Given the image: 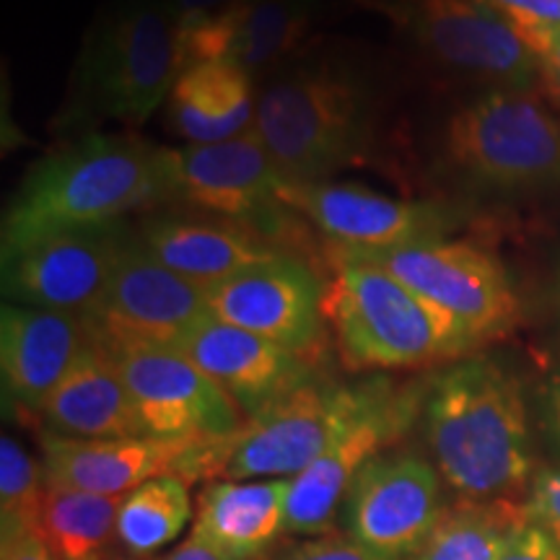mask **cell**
Wrapping results in <instances>:
<instances>
[{
	"label": "cell",
	"instance_id": "obj_3",
	"mask_svg": "<svg viewBox=\"0 0 560 560\" xmlns=\"http://www.w3.org/2000/svg\"><path fill=\"white\" fill-rule=\"evenodd\" d=\"M255 132L285 185L330 182L369 161L376 100L348 62L301 55L257 83Z\"/></svg>",
	"mask_w": 560,
	"mask_h": 560
},
{
	"label": "cell",
	"instance_id": "obj_1",
	"mask_svg": "<svg viewBox=\"0 0 560 560\" xmlns=\"http://www.w3.org/2000/svg\"><path fill=\"white\" fill-rule=\"evenodd\" d=\"M170 202L164 149L130 136L83 132L26 172L3 213L0 255L68 231L122 223Z\"/></svg>",
	"mask_w": 560,
	"mask_h": 560
},
{
	"label": "cell",
	"instance_id": "obj_39",
	"mask_svg": "<svg viewBox=\"0 0 560 560\" xmlns=\"http://www.w3.org/2000/svg\"><path fill=\"white\" fill-rule=\"evenodd\" d=\"M109 560H164V558H145V556H115Z\"/></svg>",
	"mask_w": 560,
	"mask_h": 560
},
{
	"label": "cell",
	"instance_id": "obj_2",
	"mask_svg": "<svg viewBox=\"0 0 560 560\" xmlns=\"http://www.w3.org/2000/svg\"><path fill=\"white\" fill-rule=\"evenodd\" d=\"M423 431L441 480L465 501H511L535 480L522 384L486 355L459 359L433 376Z\"/></svg>",
	"mask_w": 560,
	"mask_h": 560
},
{
	"label": "cell",
	"instance_id": "obj_6",
	"mask_svg": "<svg viewBox=\"0 0 560 560\" xmlns=\"http://www.w3.org/2000/svg\"><path fill=\"white\" fill-rule=\"evenodd\" d=\"M441 159L465 185L486 192L558 190L560 117L537 91H486L450 117Z\"/></svg>",
	"mask_w": 560,
	"mask_h": 560
},
{
	"label": "cell",
	"instance_id": "obj_18",
	"mask_svg": "<svg viewBox=\"0 0 560 560\" xmlns=\"http://www.w3.org/2000/svg\"><path fill=\"white\" fill-rule=\"evenodd\" d=\"M285 206L325 236L327 247L380 252L444 240L450 215L431 202L395 198L353 182L285 185Z\"/></svg>",
	"mask_w": 560,
	"mask_h": 560
},
{
	"label": "cell",
	"instance_id": "obj_10",
	"mask_svg": "<svg viewBox=\"0 0 560 560\" xmlns=\"http://www.w3.org/2000/svg\"><path fill=\"white\" fill-rule=\"evenodd\" d=\"M346 252L380 265L436 310L450 314L478 346L506 335L522 319V301L503 265L475 244L433 240L397 249Z\"/></svg>",
	"mask_w": 560,
	"mask_h": 560
},
{
	"label": "cell",
	"instance_id": "obj_34",
	"mask_svg": "<svg viewBox=\"0 0 560 560\" xmlns=\"http://www.w3.org/2000/svg\"><path fill=\"white\" fill-rule=\"evenodd\" d=\"M501 560H560V545L527 520L514 529Z\"/></svg>",
	"mask_w": 560,
	"mask_h": 560
},
{
	"label": "cell",
	"instance_id": "obj_27",
	"mask_svg": "<svg viewBox=\"0 0 560 560\" xmlns=\"http://www.w3.org/2000/svg\"><path fill=\"white\" fill-rule=\"evenodd\" d=\"M524 522L527 511L514 501H462L444 511L410 560H501Z\"/></svg>",
	"mask_w": 560,
	"mask_h": 560
},
{
	"label": "cell",
	"instance_id": "obj_12",
	"mask_svg": "<svg viewBox=\"0 0 560 560\" xmlns=\"http://www.w3.org/2000/svg\"><path fill=\"white\" fill-rule=\"evenodd\" d=\"M425 389L395 387L380 376L366 408L330 441L325 452L291 478L285 503V532L293 535H325L338 520L353 480L380 457L382 450L400 441L418 412H423Z\"/></svg>",
	"mask_w": 560,
	"mask_h": 560
},
{
	"label": "cell",
	"instance_id": "obj_38",
	"mask_svg": "<svg viewBox=\"0 0 560 560\" xmlns=\"http://www.w3.org/2000/svg\"><path fill=\"white\" fill-rule=\"evenodd\" d=\"M164 560H242V558H236L234 552L223 550L221 545H215L213 540H208L206 535H200V532L192 529L190 537H187L185 542H179L177 550H172Z\"/></svg>",
	"mask_w": 560,
	"mask_h": 560
},
{
	"label": "cell",
	"instance_id": "obj_7",
	"mask_svg": "<svg viewBox=\"0 0 560 560\" xmlns=\"http://www.w3.org/2000/svg\"><path fill=\"white\" fill-rule=\"evenodd\" d=\"M382 11L439 73L480 86L537 91L540 62L522 32L480 0H359Z\"/></svg>",
	"mask_w": 560,
	"mask_h": 560
},
{
	"label": "cell",
	"instance_id": "obj_29",
	"mask_svg": "<svg viewBox=\"0 0 560 560\" xmlns=\"http://www.w3.org/2000/svg\"><path fill=\"white\" fill-rule=\"evenodd\" d=\"M45 472L16 439H0V516L5 532H37Z\"/></svg>",
	"mask_w": 560,
	"mask_h": 560
},
{
	"label": "cell",
	"instance_id": "obj_24",
	"mask_svg": "<svg viewBox=\"0 0 560 560\" xmlns=\"http://www.w3.org/2000/svg\"><path fill=\"white\" fill-rule=\"evenodd\" d=\"M164 112L187 145L221 143L255 128L257 81L231 60L198 62L174 81Z\"/></svg>",
	"mask_w": 560,
	"mask_h": 560
},
{
	"label": "cell",
	"instance_id": "obj_33",
	"mask_svg": "<svg viewBox=\"0 0 560 560\" xmlns=\"http://www.w3.org/2000/svg\"><path fill=\"white\" fill-rule=\"evenodd\" d=\"M522 37L527 39L540 62V89L552 102V107L560 112V32L537 30L522 32Z\"/></svg>",
	"mask_w": 560,
	"mask_h": 560
},
{
	"label": "cell",
	"instance_id": "obj_17",
	"mask_svg": "<svg viewBox=\"0 0 560 560\" xmlns=\"http://www.w3.org/2000/svg\"><path fill=\"white\" fill-rule=\"evenodd\" d=\"M348 535L392 558H410L444 516L441 475L408 452L380 454L359 472L342 503Z\"/></svg>",
	"mask_w": 560,
	"mask_h": 560
},
{
	"label": "cell",
	"instance_id": "obj_36",
	"mask_svg": "<svg viewBox=\"0 0 560 560\" xmlns=\"http://www.w3.org/2000/svg\"><path fill=\"white\" fill-rule=\"evenodd\" d=\"M540 429L560 459V366L550 371L540 389Z\"/></svg>",
	"mask_w": 560,
	"mask_h": 560
},
{
	"label": "cell",
	"instance_id": "obj_4",
	"mask_svg": "<svg viewBox=\"0 0 560 560\" xmlns=\"http://www.w3.org/2000/svg\"><path fill=\"white\" fill-rule=\"evenodd\" d=\"M325 319L350 369H410L454 361L478 348L459 322L380 265L327 247Z\"/></svg>",
	"mask_w": 560,
	"mask_h": 560
},
{
	"label": "cell",
	"instance_id": "obj_37",
	"mask_svg": "<svg viewBox=\"0 0 560 560\" xmlns=\"http://www.w3.org/2000/svg\"><path fill=\"white\" fill-rule=\"evenodd\" d=\"M0 558L3 560H58L37 532H30V529L5 532L3 552H0Z\"/></svg>",
	"mask_w": 560,
	"mask_h": 560
},
{
	"label": "cell",
	"instance_id": "obj_19",
	"mask_svg": "<svg viewBox=\"0 0 560 560\" xmlns=\"http://www.w3.org/2000/svg\"><path fill=\"white\" fill-rule=\"evenodd\" d=\"M317 9L319 0H249L226 16L177 30L179 66L231 60L260 83L301 58Z\"/></svg>",
	"mask_w": 560,
	"mask_h": 560
},
{
	"label": "cell",
	"instance_id": "obj_15",
	"mask_svg": "<svg viewBox=\"0 0 560 560\" xmlns=\"http://www.w3.org/2000/svg\"><path fill=\"white\" fill-rule=\"evenodd\" d=\"M208 306L226 325L319 361L327 325L325 283L293 252H276L208 289Z\"/></svg>",
	"mask_w": 560,
	"mask_h": 560
},
{
	"label": "cell",
	"instance_id": "obj_22",
	"mask_svg": "<svg viewBox=\"0 0 560 560\" xmlns=\"http://www.w3.org/2000/svg\"><path fill=\"white\" fill-rule=\"evenodd\" d=\"M136 234L159 262L200 289H213L276 252H285L247 223L219 215H149Z\"/></svg>",
	"mask_w": 560,
	"mask_h": 560
},
{
	"label": "cell",
	"instance_id": "obj_35",
	"mask_svg": "<svg viewBox=\"0 0 560 560\" xmlns=\"http://www.w3.org/2000/svg\"><path fill=\"white\" fill-rule=\"evenodd\" d=\"M177 30H187V26L206 24V21L221 19L226 13L242 9L249 0H166Z\"/></svg>",
	"mask_w": 560,
	"mask_h": 560
},
{
	"label": "cell",
	"instance_id": "obj_13",
	"mask_svg": "<svg viewBox=\"0 0 560 560\" xmlns=\"http://www.w3.org/2000/svg\"><path fill=\"white\" fill-rule=\"evenodd\" d=\"M104 348L149 436H229L242 429L236 402L185 350L149 342H104Z\"/></svg>",
	"mask_w": 560,
	"mask_h": 560
},
{
	"label": "cell",
	"instance_id": "obj_11",
	"mask_svg": "<svg viewBox=\"0 0 560 560\" xmlns=\"http://www.w3.org/2000/svg\"><path fill=\"white\" fill-rule=\"evenodd\" d=\"M223 436L68 439L42 433V472L47 486L128 495L156 478L190 482L221 475Z\"/></svg>",
	"mask_w": 560,
	"mask_h": 560
},
{
	"label": "cell",
	"instance_id": "obj_30",
	"mask_svg": "<svg viewBox=\"0 0 560 560\" xmlns=\"http://www.w3.org/2000/svg\"><path fill=\"white\" fill-rule=\"evenodd\" d=\"M524 511L529 522H535L560 545V465L537 470Z\"/></svg>",
	"mask_w": 560,
	"mask_h": 560
},
{
	"label": "cell",
	"instance_id": "obj_16",
	"mask_svg": "<svg viewBox=\"0 0 560 560\" xmlns=\"http://www.w3.org/2000/svg\"><path fill=\"white\" fill-rule=\"evenodd\" d=\"M130 229L125 223L68 231L3 257L9 304L89 314L107 291Z\"/></svg>",
	"mask_w": 560,
	"mask_h": 560
},
{
	"label": "cell",
	"instance_id": "obj_32",
	"mask_svg": "<svg viewBox=\"0 0 560 560\" xmlns=\"http://www.w3.org/2000/svg\"><path fill=\"white\" fill-rule=\"evenodd\" d=\"M506 16L520 32H560V0H480Z\"/></svg>",
	"mask_w": 560,
	"mask_h": 560
},
{
	"label": "cell",
	"instance_id": "obj_28",
	"mask_svg": "<svg viewBox=\"0 0 560 560\" xmlns=\"http://www.w3.org/2000/svg\"><path fill=\"white\" fill-rule=\"evenodd\" d=\"M192 516L190 486L179 478H156L125 495L117 540L132 556H151L182 535Z\"/></svg>",
	"mask_w": 560,
	"mask_h": 560
},
{
	"label": "cell",
	"instance_id": "obj_9",
	"mask_svg": "<svg viewBox=\"0 0 560 560\" xmlns=\"http://www.w3.org/2000/svg\"><path fill=\"white\" fill-rule=\"evenodd\" d=\"M170 200L208 215L247 223L280 247L296 210L285 206V182L255 128L221 143L164 149Z\"/></svg>",
	"mask_w": 560,
	"mask_h": 560
},
{
	"label": "cell",
	"instance_id": "obj_40",
	"mask_svg": "<svg viewBox=\"0 0 560 560\" xmlns=\"http://www.w3.org/2000/svg\"><path fill=\"white\" fill-rule=\"evenodd\" d=\"M96 560H100V558H96Z\"/></svg>",
	"mask_w": 560,
	"mask_h": 560
},
{
	"label": "cell",
	"instance_id": "obj_8",
	"mask_svg": "<svg viewBox=\"0 0 560 560\" xmlns=\"http://www.w3.org/2000/svg\"><path fill=\"white\" fill-rule=\"evenodd\" d=\"M380 376L359 384L314 380L280 397L221 441V475L229 480H276L304 472L374 395Z\"/></svg>",
	"mask_w": 560,
	"mask_h": 560
},
{
	"label": "cell",
	"instance_id": "obj_31",
	"mask_svg": "<svg viewBox=\"0 0 560 560\" xmlns=\"http://www.w3.org/2000/svg\"><path fill=\"white\" fill-rule=\"evenodd\" d=\"M280 560H400L384 556V552L369 548L355 540V537H335V535H322L314 540L299 542L296 548H291Z\"/></svg>",
	"mask_w": 560,
	"mask_h": 560
},
{
	"label": "cell",
	"instance_id": "obj_23",
	"mask_svg": "<svg viewBox=\"0 0 560 560\" xmlns=\"http://www.w3.org/2000/svg\"><path fill=\"white\" fill-rule=\"evenodd\" d=\"M45 431L68 439L149 436L102 340L89 332L79 359L39 410Z\"/></svg>",
	"mask_w": 560,
	"mask_h": 560
},
{
	"label": "cell",
	"instance_id": "obj_25",
	"mask_svg": "<svg viewBox=\"0 0 560 560\" xmlns=\"http://www.w3.org/2000/svg\"><path fill=\"white\" fill-rule=\"evenodd\" d=\"M289 490V478L210 482L200 493L192 529L242 560L260 556L285 532Z\"/></svg>",
	"mask_w": 560,
	"mask_h": 560
},
{
	"label": "cell",
	"instance_id": "obj_5",
	"mask_svg": "<svg viewBox=\"0 0 560 560\" xmlns=\"http://www.w3.org/2000/svg\"><path fill=\"white\" fill-rule=\"evenodd\" d=\"M179 34L166 0H120L96 21L70 81L62 125H143L179 79Z\"/></svg>",
	"mask_w": 560,
	"mask_h": 560
},
{
	"label": "cell",
	"instance_id": "obj_21",
	"mask_svg": "<svg viewBox=\"0 0 560 560\" xmlns=\"http://www.w3.org/2000/svg\"><path fill=\"white\" fill-rule=\"evenodd\" d=\"M89 342L81 314L34 310L5 301L0 312V374L16 410L39 416L73 361Z\"/></svg>",
	"mask_w": 560,
	"mask_h": 560
},
{
	"label": "cell",
	"instance_id": "obj_14",
	"mask_svg": "<svg viewBox=\"0 0 560 560\" xmlns=\"http://www.w3.org/2000/svg\"><path fill=\"white\" fill-rule=\"evenodd\" d=\"M213 317L208 289L159 262L130 231L107 291L86 319L89 332L104 342H149L182 348L195 327Z\"/></svg>",
	"mask_w": 560,
	"mask_h": 560
},
{
	"label": "cell",
	"instance_id": "obj_20",
	"mask_svg": "<svg viewBox=\"0 0 560 560\" xmlns=\"http://www.w3.org/2000/svg\"><path fill=\"white\" fill-rule=\"evenodd\" d=\"M179 350L226 392L244 418L319 380L314 361L215 317L195 327Z\"/></svg>",
	"mask_w": 560,
	"mask_h": 560
},
{
	"label": "cell",
	"instance_id": "obj_26",
	"mask_svg": "<svg viewBox=\"0 0 560 560\" xmlns=\"http://www.w3.org/2000/svg\"><path fill=\"white\" fill-rule=\"evenodd\" d=\"M125 495L47 486L42 493L37 535L58 560H96L117 537Z\"/></svg>",
	"mask_w": 560,
	"mask_h": 560
}]
</instances>
